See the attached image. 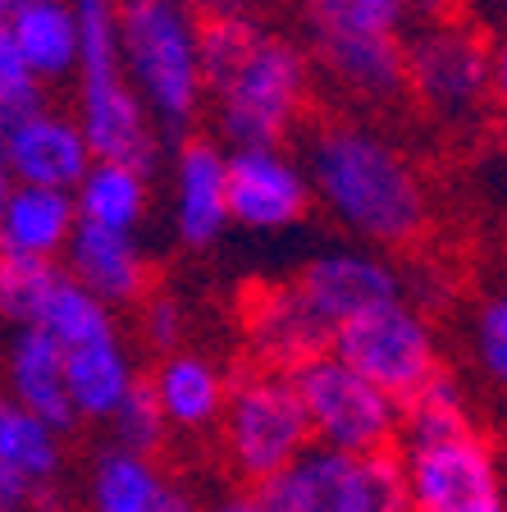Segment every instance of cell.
I'll return each instance as SVG.
<instances>
[{
    "label": "cell",
    "instance_id": "cell-33",
    "mask_svg": "<svg viewBox=\"0 0 507 512\" xmlns=\"http://www.w3.org/2000/svg\"><path fill=\"white\" fill-rule=\"evenodd\" d=\"M434 5L439 0H338V5H325L316 14H334V19L357 23V28L370 32H398L412 10H434Z\"/></svg>",
    "mask_w": 507,
    "mask_h": 512
},
{
    "label": "cell",
    "instance_id": "cell-38",
    "mask_svg": "<svg viewBox=\"0 0 507 512\" xmlns=\"http://www.w3.org/2000/svg\"><path fill=\"white\" fill-rule=\"evenodd\" d=\"M165 512H192V503L179 499V494H169V499H165Z\"/></svg>",
    "mask_w": 507,
    "mask_h": 512
},
{
    "label": "cell",
    "instance_id": "cell-15",
    "mask_svg": "<svg viewBox=\"0 0 507 512\" xmlns=\"http://www.w3.org/2000/svg\"><path fill=\"white\" fill-rule=\"evenodd\" d=\"M243 343L261 366L270 371H288L325 357L334 330L325 325L316 307L302 298L297 284H270L256 288L243 307Z\"/></svg>",
    "mask_w": 507,
    "mask_h": 512
},
{
    "label": "cell",
    "instance_id": "cell-4",
    "mask_svg": "<svg viewBox=\"0 0 507 512\" xmlns=\"http://www.w3.org/2000/svg\"><path fill=\"white\" fill-rule=\"evenodd\" d=\"M224 458L247 485L261 490L284 467H293L311 448V430L302 403H297L293 375L252 366L238 380H229V398L220 412Z\"/></svg>",
    "mask_w": 507,
    "mask_h": 512
},
{
    "label": "cell",
    "instance_id": "cell-5",
    "mask_svg": "<svg viewBox=\"0 0 507 512\" xmlns=\"http://www.w3.org/2000/svg\"><path fill=\"white\" fill-rule=\"evenodd\" d=\"M265 512H416L393 453H329L311 444L261 490Z\"/></svg>",
    "mask_w": 507,
    "mask_h": 512
},
{
    "label": "cell",
    "instance_id": "cell-24",
    "mask_svg": "<svg viewBox=\"0 0 507 512\" xmlns=\"http://www.w3.org/2000/svg\"><path fill=\"white\" fill-rule=\"evenodd\" d=\"M78 224L138 234L151 215V170L124 165V160H92L74 188Z\"/></svg>",
    "mask_w": 507,
    "mask_h": 512
},
{
    "label": "cell",
    "instance_id": "cell-7",
    "mask_svg": "<svg viewBox=\"0 0 507 512\" xmlns=\"http://www.w3.org/2000/svg\"><path fill=\"white\" fill-rule=\"evenodd\" d=\"M329 352L357 375H366L375 389L398 398V403H407L434 371H444L439 334H434L430 316L421 307H412L407 298L343 320L334 330Z\"/></svg>",
    "mask_w": 507,
    "mask_h": 512
},
{
    "label": "cell",
    "instance_id": "cell-23",
    "mask_svg": "<svg viewBox=\"0 0 507 512\" xmlns=\"http://www.w3.org/2000/svg\"><path fill=\"white\" fill-rule=\"evenodd\" d=\"M74 229H78L74 192L14 183L5 206H0V252L5 256L60 261L69 238H74Z\"/></svg>",
    "mask_w": 507,
    "mask_h": 512
},
{
    "label": "cell",
    "instance_id": "cell-6",
    "mask_svg": "<svg viewBox=\"0 0 507 512\" xmlns=\"http://www.w3.org/2000/svg\"><path fill=\"white\" fill-rule=\"evenodd\" d=\"M293 389L316 448L366 458V453H389V444L398 439L402 403L389 398L384 389H375L352 366H343L334 352L297 366Z\"/></svg>",
    "mask_w": 507,
    "mask_h": 512
},
{
    "label": "cell",
    "instance_id": "cell-41",
    "mask_svg": "<svg viewBox=\"0 0 507 512\" xmlns=\"http://www.w3.org/2000/svg\"><path fill=\"white\" fill-rule=\"evenodd\" d=\"M498 10H503V14H507V0H498Z\"/></svg>",
    "mask_w": 507,
    "mask_h": 512
},
{
    "label": "cell",
    "instance_id": "cell-35",
    "mask_svg": "<svg viewBox=\"0 0 507 512\" xmlns=\"http://www.w3.org/2000/svg\"><path fill=\"white\" fill-rule=\"evenodd\" d=\"M489 101H494L498 115L507 119V37L489 51Z\"/></svg>",
    "mask_w": 507,
    "mask_h": 512
},
{
    "label": "cell",
    "instance_id": "cell-36",
    "mask_svg": "<svg viewBox=\"0 0 507 512\" xmlns=\"http://www.w3.org/2000/svg\"><path fill=\"white\" fill-rule=\"evenodd\" d=\"M211 512H265V503L256 490H233V494H224V499H215Z\"/></svg>",
    "mask_w": 507,
    "mask_h": 512
},
{
    "label": "cell",
    "instance_id": "cell-16",
    "mask_svg": "<svg viewBox=\"0 0 507 512\" xmlns=\"http://www.w3.org/2000/svg\"><path fill=\"white\" fill-rule=\"evenodd\" d=\"M0 165L14 183L74 192L92 165V151H87V138L78 133L74 115L42 106L0 133Z\"/></svg>",
    "mask_w": 507,
    "mask_h": 512
},
{
    "label": "cell",
    "instance_id": "cell-30",
    "mask_svg": "<svg viewBox=\"0 0 507 512\" xmlns=\"http://www.w3.org/2000/svg\"><path fill=\"white\" fill-rule=\"evenodd\" d=\"M471 357L489 384L507 389V293H489L471 311Z\"/></svg>",
    "mask_w": 507,
    "mask_h": 512
},
{
    "label": "cell",
    "instance_id": "cell-10",
    "mask_svg": "<svg viewBox=\"0 0 507 512\" xmlns=\"http://www.w3.org/2000/svg\"><path fill=\"white\" fill-rule=\"evenodd\" d=\"M307 165L284 147L229 151V224L247 234H288L311 215Z\"/></svg>",
    "mask_w": 507,
    "mask_h": 512
},
{
    "label": "cell",
    "instance_id": "cell-25",
    "mask_svg": "<svg viewBox=\"0 0 507 512\" xmlns=\"http://www.w3.org/2000/svg\"><path fill=\"white\" fill-rule=\"evenodd\" d=\"M169 494L174 490L165 485L156 462L115 444H106L96 453L92 476H87L92 512H151V508H165Z\"/></svg>",
    "mask_w": 507,
    "mask_h": 512
},
{
    "label": "cell",
    "instance_id": "cell-21",
    "mask_svg": "<svg viewBox=\"0 0 507 512\" xmlns=\"http://www.w3.org/2000/svg\"><path fill=\"white\" fill-rule=\"evenodd\" d=\"M0 28L10 32L14 51L23 55L42 83H64L78 69V23L69 0H10L0 10Z\"/></svg>",
    "mask_w": 507,
    "mask_h": 512
},
{
    "label": "cell",
    "instance_id": "cell-43",
    "mask_svg": "<svg viewBox=\"0 0 507 512\" xmlns=\"http://www.w3.org/2000/svg\"><path fill=\"white\" fill-rule=\"evenodd\" d=\"M151 512H165V508H151Z\"/></svg>",
    "mask_w": 507,
    "mask_h": 512
},
{
    "label": "cell",
    "instance_id": "cell-31",
    "mask_svg": "<svg viewBox=\"0 0 507 512\" xmlns=\"http://www.w3.org/2000/svg\"><path fill=\"white\" fill-rule=\"evenodd\" d=\"M42 106H46V83L23 64V55L10 42V32L0 28V133Z\"/></svg>",
    "mask_w": 507,
    "mask_h": 512
},
{
    "label": "cell",
    "instance_id": "cell-20",
    "mask_svg": "<svg viewBox=\"0 0 507 512\" xmlns=\"http://www.w3.org/2000/svg\"><path fill=\"white\" fill-rule=\"evenodd\" d=\"M0 375H5V398L23 412L55 426L60 435L74 426V407L64 389V348L42 330H10L0 352Z\"/></svg>",
    "mask_w": 507,
    "mask_h": 512
},
{
    "label": "cell",
    "instance_id": "cell-27",
    "mask_svg": "<svg viewBox=\"0 0 507 512\" xmlns=\"http://www.w3.org/2000/svg\"><path fill=\"white\" fill-rule=\"evenodd\" d=\"M32 330H42L46 339H55L64 352H74V348H83V343L119 334V325L106 302L92 298V293H87L83 284H74L69 275H60V284L51 288V298H46V307Z\"/></svg>",
    "mask_w": 507,
    "mask_h": 512
},
{
    "label": "cell",
    "instance_id": "cell-32",
    "mask_svg": "<svg viewBox=\"0 0 507 512\" xmlns=\"http://www.w3.org/2000/svg\"><path fill=\"white\" fill-rule=\"evenodd\" d=\"M138 307H142V339L151 348L156 352L183 348V339H188V307H183V298H174V293H147Z\"/></svg>",
    "mask_w": 507,
    "mask_h": 512
},
{
    "label": "cell",
    "instance_id": "cell-34",
    "mask_svg": "<svg viewBox=\"0 0 507 512\" xmlns=\"http://www.w3.org/2000/svg\"><path fill=\"white\" fill-rule=\"evenodd\" d=\"M188 5L201 23H211V19H252L256 0H188Z\"/></svg>",
    "mask_w": 507,
    "mask_h": 512
},
{
    "label": "cell",
    "instance_id": "cell-8",
    "mask_svg": "<svg viewBox=\"0 0 507 512\" xmlns=\"http://www.w3.org/2000/svg\"><path fill=\"white\" fill-rule=\"evenodd\" d=\"M489 51L476 28L453 19H430L402 42L407 92L434 119H466L489 101Z\"/></svg>",
    "mask_w": 507,
    "mask_h": 512
},
{
    "label": "cell",
    "instance_id": "cell-29",
    "mask_svg": "<svg viewBox=\"0 0 507 512\" xmlns=\"http://www.w3.org/2000/svg\"><path fill=\"white\" fill-rule=\"evenodd\" d=\"M106 426H110V444L128 448V453H142V458H151L169 435V426H165V416H160L156 398H151L147 380L133 384V394L119 403V412L110 416Z\"/></svg>",
    "mask_w": 507,
    "mask_h": 512
},
{
    "label": "cell",
    "instance_id": "cell-42",
    "mask_svg": "<svg viewBox=\"0 0 507 512\" xmlns=\"http://www.w3.org/2000/svg\"><path fill=\"white\" fill-rule=\"evenodd\" d=\"M5 5H10V0H0V10H5Z\"/></svg>",
    "mask_w": 507,
    "mask_h": 512
},
{
    "label": "cell",
    "instance_id": "cell-2",
    "mask_svg": "<svg viewBox=\"0 0 507 512\" xmlns=\"http://www.w3.org/2000/svg\"><path fill=\"white\" fill-rule=\"evenodd\" d=\"M201 78L229 151L284 147L311 96V64L256 19L201 23Z\"/></svg>",
    "mask_w": 507,
    "mask_h": 512
},
{
    "label": "cell",
    "instance_id": "cell-14",
    "mask_svg": "<svg viewBox=\"0 0 507 512\" xmlns=\"http://www.w3.org/2000/svg\"><path fill=\"white\" fill-rule=\"evenodd\" d=\"M169 229L188 252H206L229 229V151L183 138L169 160Z\"/></svg>",
    "mask_w": 507,
    "mask_h": 512
},
{
    "label": "cell",
    "instance_id": "cell-39",
    "mask_svg": "<svg viewBox=\"0 0 507 512\" xmlns=\"http://www.w3.org/2000/svg\"><path fill=\"white\" fill-rule=\"evenodd\" d=\"M10 188H14V179L5 174V165H0V206H5V197H10Z\"/></svg>",
    "mask_w": 507,
    "mask_h": 512
},
{
    "label": "cell",
    "instance_id": "cell-18",
    "mask_svg": "<svg viewBox=\"0 0 507 512\" xmlns=\"http://www.w3.org/2000/svg\"><path fill=\"white\" fill-rule=\"evenodd\" d=\"M64 275L83 284L92 298H101L110 311L138 307L151 293V256L138 243V234L78 224L69 247H64Z\"/></svg>",
    "mask_w": 507,
    "mask_h": 512
},
{
    "label": "cell",
    "instance_id": "cell-19",
    "mask_svg": "<svg viewBox=\"0 0 507 512\" xmlns=\"http://www.w3.org/2000/svg\"><path fill=\"white\" fill-rule=\"evenodd\" d=\"M147 389L169 430L201 435V430L220 426L224 398H229V371L197 348H174L160 352V362L147 375Z\"/></svg>",
    "mask_w": 507,
    "mask_h": 512
},
{
    "label": "cell",
    "instance_id": "cell-11",
    "mask_svg": "<svg viewBox=\"0 0 507 512\" xmlns=\"http://www.w3.org/2000/svg\"><path fill=\"white\" fill-rule=\"evenodd\" d=\"M302 288V298L325 316L329 330H338L343 320L361 316L370 307H384V302H398L407 293L402 284V270L393 266L384 252L375 247H361V243H348V247H325L297 270L293 279Z\"/></svg>",
    "mask_w": 507,
    "mask_h": 512
},
{
    "label": "cell",
    "instance_id": "cell-9",
    "mask_svg": "<svg viewBox=\"0 0 507 512\" xmlns=\"http://www.w3.org/2000/svg\"><path fill=\"white\" fill-rule=\"evenodd\" d=\"M74 124L87 138L92 160H124L138 170H156L160 133L119 60H96L74 69Z\"/></svg>",
    "mask_w": 507,
    "mask_h": 512
},
{
    "label": "cell",
    "instance_id": "cell-13",
    "mask_svg": "<svg viewBox=\"0 0 507 512\" xmlns=\"http://www.w3.org/2000/svg\"><path fill=\"white\" fill-rule=\"evenodd\" d=\"M398 462L416 512H439L503 490L498 485V453L480 430H462V435L434 439V444H412L402 448Z\"/></svg>",
    "mask_w": 507,
    "mask_h": 512
},
{
    "label": "cell",
    "instance_id": "cell-26",
    "mask_svg": "<svg viewBox=\"0 0 507 512\" xmlns=\"http://www.w3.org/2000/svg\"><path fill=\"white\" fill-rule=\"evenodd\" d=\"M462 430H471L466 389H462V380L444 366V371H434L430 380L402 403L398 439H402V448H412V444H434V439L462 435Z\"/></svg>",
    "mask_w": 507,
    "mask_h": 512
},
{
    "label": "cell",
    "instance_id": "cell-1",
    "mask_svg": "<svg viewBox=\"0 0 507 512\" xmlns=\"http://www.w3.org/2000/svg\"><path fill=\"white\" fill-rule=\"evenodd\" d=\"M311 197L361 247H412L430 224V188L416 160L375 124L325 119L307 138Z\"/></svg>",
    "mask_w": 507,
    "mask_h": 512
},
{
    "label": "cell",
    "instance_id": "cell-40",
    "mask_svg": "<svg viewBox=\"0 0 507 512\" xmlns=\"http://www.w3.org/2000/svg\"><path fill=\"white\" fill-rule=\"evenodd\" d=\"M325 5H338V0H316V10H325Z\"/></svg>",
    "mask_w": 507,
    "mask_h": 512
},
{
    "label": "cell",
    "instance_id": "cell-12",
    "mask_svg": "<svg viewBox=\"0 0 507 512\" xmlns=\"http://www.w3.org/2000/svg\"><path fill=\"white\" fill-rule=\"evenodd\" d=\"M64 435L0 394V512H46L60 503Z\"/></svg>",
    "mask_w": 507,
    "mask_h": 512
},
{
    "label": "cell",
    "instance_id": "cell-17",
    "mask_svg": "<svg viewBox=\"0 0 507 512\" xmlns=\"http://www.w3.org/2000/svg\"><path fill=\"white\" fill-rule=\"evenodd\" d=\"M316 55L325 64V74L357 101H393L407 92L402 78V37L398 32H370L357 23H343L334 14H316Z\"/></svg>",
    "mask_w": 507,
    "mask_h": 512
},
{
    "label": "cell",
    "instance_id": "cell-37",
    "mask_svg": "<svg viewBox=\"0 0 507 512\" xmlns=\"http://www.w3.org/2000/svg\"><path fill=\"white\" fill-rule=\"evenodd\" d=\"M439 512H507V499H503V490H498V494H480V499L453 503V508H439Z\"/></svg>",
    "mask_w": 507,
    "mask_h": 512
},
{
    "label": "cell",
    "instance_id": "cell-28",
    "mask_svg": "<svg viewBox=\"0 0 507 512\" xmlns=\"http://www.w3.org/2000/svg\"><path fill=\"white\" fill-rule=\"evenodd\" d=\"M60 261H37V256H5L0 252V325L32 330L42 316L51 288L60 284Z\"/></svg>",
    "mask_w": 507,
    "mask_h": 512
},
{
    "label": "cell",
    "instance_id": "cell-22",
    "mask_svg": "<svg viewBox=\"0 0 507 512\" xmlns=\"http://www.w3.org/2000/svg\"><path fill=\"white\" fill-rule=\"evenodd\" d=\"M138 380L142 375L133 366V352H128L124 334H110V339H96L74 352H64V389H69L74 421L106 426L110 416L119 412V403L133 394Z\"/></svg>",
    "mask_w": 507,
    "mask_h": 512
},
{
    "label": "cell",
    "instance_id": "cell-3",
    "mask_svg": "<svg viewBox=\"0 0 507 512\" xmlns=\"http://www.w3.org/2000/svg\"><path fill=\"white\" fill-rule=\"evenodd\" d=\"M119 64L156 133H188L206 110L201 19L188 0H119Z\"/></svg>",
    "mask_w": 507,
    "mask_h": 512
}]
</instances>
